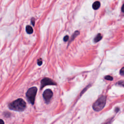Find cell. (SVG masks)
<instances>
[{"label": "cell", "instance_id": "obj_17", "mask_svg": "<svg viewBox=\"0 0 124 124\" xmlns=\"http://www.w3.org/2000/svg\"><path fill=\"white\" fill-rule=\"evenodd\" d=\"M122 11L124 13V4H123L122 7Z\"/></svg>", "mask_w": 124, "mask_h": 124}, {"label": "cell", "instance_id": "obj_14", "mask_svg": "<svg viewBox=\"0 0 124 124\" xmlns=\"http://www.w3.org/2000/svg\"><path fill=\"white\" fill-rule=\"evenodd\" d=\"M68 39H69L68 36V35H66V36H65L64 37V38H63V40H64L65 42H66V41H68Z\"/></svg>", "mask_w": 124, "mask_h": 124}, {"label": "cell", "instance_id": "obj_11", "mask_svg": "<svg viewBox=\"0 0 124 124\" xmlns=\"http://www.w3.org/2000/svg\"><path fill=\"white\" fill-rule=\"evenodd\" d=\"M120 74L121 75H122V76L124 75V67H122L121 69V70L120 71Z\"/></svg>", "mask_w": 124, "mask_h": 124}, {"label": "cell", "instance_id": "obj_1", "mask_svg": "<svg viewBox=\"0 0 124 124\" xmlns=\"http://www.w3.org/2000/svg\"><path fill=\"white\" fill-rule=\"evenodd\" d=\"M8 107L11 109L21 111L25 109L26 104L23 99L19 98L10 103Z\"/></svg>", "mask_w": 124, "mask_h": 124}, {"label": "cell", "instance_id": "obj_7", "mask_svg": "<svg viewBox=\"0 0 124 124\" xmlns=\"http://www.w3.org/2000/svg\"><path fill=\"white\" fill-rule=\"evenodd\" d=\"M102 38V36L101 35V34L100 33H98L96 35V36L95 37L94 39V42L95 43L98 42L99 41H100Z\"/></svg>", "mask_w": 124, "mask_h": 124}, {"label": "cell", "instance_id": "obj_13", "mask_svg": "<svg viewBox=\"0 0 124 124\" xmlns=\"http://www.w3.org/2000/svg\"><path fill=\"white\" fill-rule=\"evenodd\" d=\"M118 84L124 86V80H120L118 82Z\"/></svg>", "mask_w": 124, "mask_h": 124}, {"label": "cell", "instance_id": "obj_3", "mask_svg": "<svg viewBox=\"0 0 124 124\" xmlns=\"http://www.w3.org/2000/svg\"><path fill=\"white\" fill-rule=\"evenodd\" d=\"M37 91V89L35 87H33L30 88L26 93V96L28 100L32 104H33L34 103Z\"/></svg>", "mask_w": 124, "mask_h": 124}, {"label": "cell", "instance_id": "obj_4", "mask_svg": "<svg viewBox=\"0 0 124 124\" xmlns=\"http://www.w3.org/2000/svg\"><path fill=\"white\" fill-rule=\"evenodd\" d=\"M41 88H43L44 87L46 86V85H56V83L52 79L49 78H43L42 80H41Z\"/></svg>", "mask_w": 124, "mask_h": 124}, {"label": "cell", "instance_id": "obj_5", "mask_svg": "<svg viewBox=\"0 0 124 124\" xmlns=\"http://www.w3.org/2000/svg\"><path fill=\"white\" fill-rule=\"evenodd\" d=\"M43 97L46 102H48L53 95V93L50 89H46L43 93Z\"/></svg>", "mask_w": 124, "mask_h": 124}, {"label": "cell", "instance_id": "obj_18", "mask_svg": "<svg viewBox=\"0 0 124 124\" xmlns=\"http://www.w3.org/2000/svg\"><path fill=\"white\" fill-rule=\"evenodd\" d=\"M4 122H3V121L2 120H1L0 119V124H4Z\"/></svg>", "mask_w": 124, "mask_h": 124}, {"label": "cell", "instance_id": "obj_9", "mask_svg": "<svg viewBox=\"0 0 124 124\" xmlns=\"http://www.w3.org/2000/svg\"><path fill=\"white\" fill-rule=\"evenodd\" d=\"M79 34V32L78 31H76L73 34V35H72V36H71V39H70V42H71L72 41H73Z\"/></svg>", "mask_w": 124, "mask_h": 124}, {"label": "cell", "instance_id": "obj_8", "mask_svg": "<svg viewBox=\"0 0 124 124\" xmlns=\"http://www.w3.org/2000/svg\"><path fill=\"white\" fill-rule=\"evenodd\" d=\"M26 32L29 34H31L33 32V29L30 26H27L26 27Z\"/></svg>", "mask_w": 124, "mask_h": 124}, {"label": "cell", "instance_id": "obj_16", "mask_svg": "<svg viewBox=\"0 0 124 124\" xmlns=\"http://www.w3.org/2000/svg\"><path fill=\"white\" fill-rule=\"evenodd\" d=\"M119 110V108H115V111L116 112H117Z\"/></svg>", "mask_w": 124, "mask_h": 124}, {"label": "cell", "instance_id": "obj_2", "mask_svg": "<svg viewBox=\"0 0 124 124\" xmlns=\"http://www.w3.org/2000/svg\"><path fill=\"white\" fill-rule=\"evenodd\" d=\"M106 103V96L101 95L93 104V108L96 111L101 110L105 107Z\"/></svg>", "mask_w": 124, "mask_h": 124}, {"label": "cell", "instance_id": "obj_12", "mask_svg": "<svg viewBox=\"0 0 124 124\" xmlns=\"http://www.w3.org/2000/svg\"><path fill=\"white\" fill-rule=\"evenodd\" d=\"M37 63H38V64L39 65H41L42 64V59H41V58L39 59L38 60V62H37Z\"/></svg>", "mask_w": 124, "mask_h": 124}, {"label": "cell", "instance_id": "obj_15", "mask_svg": "<svg viewBox=\"0 0 124 124\" xmlns=\"http://www.w3.org/2000/svg\"><path fill=\"white\" fill-rule=\"evenodd\" d=\"M31 22L32 23V24L34 26V23H35V19L34 18H32L31 19Z\"/></svg>", "mask_w": 124, "mask_h": 124}, {"label": "cell", "instance_id": "obj_10", "mask_svg": "<svg viewBox=\"0 0 124 124\" xmlns=\"http://www.w3.org/2000/svg\"><path fill=\"white\" fill-rule=\"evenodd\" d=\"M105 78L108 80H112L113 79V78L110 76H106L105 77Z\"/></svg>", "mask_w": 124, "mask_h": 124}, {"label": "cell", "instance_id": "obj_6", "mask_svg": "<svg viewBox=\"0 0 124 124\" xmlns=\"http://www.w3.org/2000/svg\"><path fill=\"white\" fill-rule=\"evenodd\" d=\"M100 6V3L99 1H96L93 4V8L94 10H97Z\"/></svg>", "mask_w": 124, "mask_h": 124}]
</instances>
